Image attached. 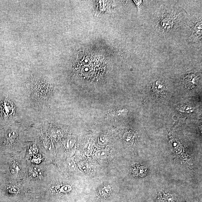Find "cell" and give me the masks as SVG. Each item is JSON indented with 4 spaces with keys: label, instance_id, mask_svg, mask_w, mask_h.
<instances>
[{
    "label": "cell",
    "instance_id": "10",
    "mask_svg": "<svg viewBox=\"0 0 202 202\" xmlns=\"http://www.w3.org/2000/svg\"><path fill=\"white\" fill-rule=\"evenodd\" d=\"M134 1L135 4H136V5L138 7H139L140 5H141V3H142V1Z\"/></svg>",
    "mask_w": 202,
    "mask_h": 202
},
{
    "label": "cell",
    "instance_id": "2",
    "mask_svg": "<svg viewBox=\"0 0 202 202\" xmlns=\"http://www.w3.org/2000/svg\"><path fill=\"white\" fill-rule=\"evenodd\" d=\"M198 78L195 75L188 76L183 80V83L185 87L189 89L195 87L197 84Z\"/></svg>",
    "mask_w": 202,
    "mask_h": 202
},
{
    "label": "cell",
    "instance_id": "6",
    "mask_svg": "<svg viewBox=\"0 0 202 202\" xmlns=\"http://www.w3.org/2000/svg\"><path fill=\"white\" fill-rule=\"evenodd\" d=\"M67 164L69 169L72 171L75 170L76 167V163L73 159L69 158L67 159L66 161Z\"/></svg>",
    "mask_w": 202,
    "mask_h": 202
},
{
    "label": "cell",
    "instance_id": "1",
    "mask_svg": "<svg viewBox=\"0 0 202 202\" xmlns=\"http://www.w3.org/2000/svg\"><path fill=\"white\" fill-rule=\"evenodd\" d=\"M15 106L13 103L8 99H5L1 106V112L5 117L12 115L14 112Z\"/></svg>",
    "mask_w": 202,
    "mask_h": 202
},
{
    "label": "cell",
    "instance_id": "4",
    "mask_svg": "<svg viewBox=\"0 0 202 202\" xmlns=\"http://www.w3.org/2000/svg\"><path fill=\"white\" fill-rule=\"evenodd\" d=\"M109 154V151L107 150H99L95 152V155L98 158L103 159L107 158Z\"/></svg>",
    "mask_w": 202,
    "mask_h": 202
},
{
    "label": "cell",
    "instance_id": "8",
    "mask_svg": "<svg viewBox=\"0 0 202 202\" xmlns=\"http://www.w3.org/2000/svg\"><path fill=\"white\" fill-rule=\"evenodd\" d=\"M11 171L14 174H17L18 173V168L17 166L15 164L12 165L11 167Z\"/></svg>",
    "mask_w": 202,
    "mask_h": 202
},
{
    "label": "cell",
    "instance_id": "7",
    "mask_svg": "<svg viewBox=\"0 0 202 202\" xmlns=\"http://www.w3.org/2000/svg\"><path fill=\"white\" fill-rule=\"evenodd\" d=\"M79 167L80 169L83 172H86L87 169V164L85 162H80L78 164Z\"/></svg>",
    "mask_w": 202,
    "mask_h": 202
},
{
    "label": "cell",
    "instance_id": "5",
    "mask_svg": "<svg viewBox=\"0 0 202 202\" xmlns=\"http://www.w3.org/2000/svg\"><path fill=\"white\" fill-rule=\"evenodd\" d=\"M202 34V23L199 22L196 24L195 28L193 35L194 37L200 36Z\"/></svg>",
    "mask_w": 202,
    "mask_h": 202
},
{
    "label": "cell",
    "instance_id": "9",
    "mask_svg": "<svg viewBox=\"0 0 202 202\" xmlns=\"http://www.w3.org/2000/svg\"><path fill=\"white\" fill-rule=\"evenodd\" d=\"M71 190V187L69 185H64L62 187L61 190L63 192H67Z\"/></svg>",
    "mask_w": 202,
    "mask_h": 202
},
{
    "label": "cell",
    "instance_id": "3",
    "mask_svg": "<svg viewBox=\"0 0 202 202\" xmlns=\"http://www.w3.org/2000/svg\"><path fill=\"white\" fill-rule=\"evenodd\" d=\"M152 90L156 95H161L164 93L166 91L165 86L159 81H156L153 84Z\"/></svg>",
    "mask_w": 202,
    "mask_h": 202
}]
</instances>
